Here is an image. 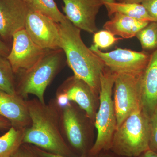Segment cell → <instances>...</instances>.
<instances>
[{
  "instance_id": "23",
  "label": "cell",
  "mask_w": 157,
  "mask_h": 157,
  "mask_svg": "<svg viewBox=\"0 0 157 157\" xmlns=\"http://www.w3.org/2000/svg\"><path fill=\"white\" fill-rule=\"evenodd\" d=\"M149 148L157 153V109L150 117V137Z\"/></svg>"
},
{
  "instance_id": "19",
  "label": "cell",
  "mask_w": 157,
  "mask_h": 157,
  "mask_svg": "<svg viewBox=\"0 0 157 157\" xmlns=\"http://www.w3.org/2000/svg\"><path fill=\"white\" fill-rule=\"evenodd\" d=\"M25 2L29 10L45 15L57 23L67 19L58 8L54 0H26Z\"/></svg>"
},
{
  "instance_id": "22",
  "label": "cell",
  "mask_w": 157,
  "mask_h": 157,
  "mask_svg": "<svg viewBox=\"0 0 157 157\" xmlns=\"http://www.w3.org/2000/svg\"><path fill=\"white\" fill-rule=\"evenodd\" d=\"M113 34L107 30L97 31L94 34V45L99 49L109 48L116 43L121 38H117Z\"/></svg>"
},
{
  "instance_id": "8",
  "label": "cell",
  "mask_w": 157,
  "mask_h": 157,
  "mask_svg": "<svg viewBox=\"0 0 157 157\" xmlns=\"http://www.w3.org/2000/svg\"><path fill=\"white\" fill-rule=\"evenodd\" d=\"M90 48L101 59L105 67L115 73L142 74L150 57L145 52L127 48H117L109 52H103L94 45Z\"/></svg>"
},
{
  "instance_id": "15",
  "label": "cell",
  "mask_w": 157,
  "mask_h": 157,
  "mask_svg": "<svg viewBox=\"0 0 157 157\" xmlns=\"http://www.w3.org/2000/svg\"><path fill=\"white\" fill-rule=\"evenodd\" d=\"M141 101L142 109L150 118L157 109V48L141 75Z\"/></svg>"
},
{
  "instance_id": "1",
  "label": "cell",
  "mask_w": 157,
  "mask_h": 157,
  "mask_svg": "<svg viewBox=\"0 0 157 157\" xmlns=\"http://www.w3.org/2000/svg\"><path fill=\"white\" fill-rule=\"evenodd\" d=\"M26 102L31 123L25 129L23 143L54 154L78 157L62 134L59 107L55 98L51 99L47 104L42 103L37 98Z\"/></svg>"
},
{
  "instance_id": "4",
  "label": "cell",
  "mask_w": 157,
  "mask_h": 157,
  "mask_svg": "<svg viewBox=\"0 0 157 157\" xmlns=\"http://www.w3.org/2000/svg\"><path fill=\"white\" fill-rule=\"evenodd\" d=\"M150 118L142 108L129 116L116 130L110 151L128 157H139L149 149Z\"/></svg>"
},
{
  "instance_id": "31",
  "label": "cell",
  "mask_w": 157,
  "mask_h": 157,
  "mask_svg": "<svg viewBox=\"0 0 157 157\" xmlns=\"http://www.w3.org/2000/svg\"><path fill=\"white\" fill-rule=\"evenodd\" d=\"M139 157H157V153L148 149Z\"/></svg>"
},
{
  "instance_id": "10",
  "label": "cell",
  "mask_w": 157,
  "mask_h": 157,
  "mask_svg": "<svg viewBox=\"0 0 157 157\" xmlns=\"http://www.w3.org/2000/svg\"><path fill=\"white\" fill-rule=\"evenodd\" d=\"M25 29L31 39L41 48L60 49L59 23L49 17L29 9Z\"/></svg>"
},
{
  "instance_id": "24",
  "label": "cell",
  "mask_w": 157,
  "mask_h": 157,
  "mask_svg": "<svg viewBox=\"0 0 157 157\" xmlns=\"http://www.w3.org/2000/svg\"><path fill=\"white\" fill-rule=\"evenodd\" d=\"M12 157H38L31 144L23 143Z\"/></svg>"
},
{
  "instance_id": "7",
  "label": "cell",
  "mask_w": 157,
  "mask_h": 157,
  "mask_svg": "<svg viewBox=\"0 0 157 157\" xmlns=\"http://www.w3.org/2000/svg\"><path fill=\"white\" fill-rule=\"evenodd\" d=\"M114 74L113 102L117 128L129 116L142 108L141 77L142 73Z\"/></svg>"
},
{
  "instance_id": "28",
  "label": "cell",
  "mask_w": 157,
  "mask_h": 157,
  "mask_svg": "<svg viewBox=\"0 0 157 157\" xmlns=\"http://www.w3.org/2000/svg\"><path fill=\"white\" fill-rule=\"evenodd\" d=\"M11 48L9 45L0 37V56L7 57L10 52Z\"/></svg>"
},
{
  "instance_id": "27",
  "label": "cell",
  "mask_w": 157,
  "mask_h": 157,
  "mask_svg": "<svg viewBox=\"0 0 157 157\" xmlns=\"http://www.w3.org/2000/svg\"><path fill=\"white\" fill-rule=\"evenodd\" d=\"M32 145V147H33L34 151L38 157H68L59 155L54 154L43 150L42 149L39 148L37 147L34 146V145ZM78 157H87V155L83 154Z\"/></svg>"
},
{
  "instance_id": "30",
  "label": "cell",
  "mask_w": 157,
  "mask_h": 157,
  "mask_svg": "<svg viewBox=\"0 0 157 157\" xmlns=\"http://www.w3.org/2000/svg\"><path fill=\"white\" fill-rule=\"evenodd\" d=\"M109 151H103L101 152L97 156L94 157H128L123 156L119 155L111 151V152H108Z\"/></svg>"
},
{
  "instance_id": "17",
  "label": "cell",
  "mask_w": 157,
  "mask_h": 157,
  "mask_svg": "<svg viewBox=\"0 0 157 157\" xmlns=\"http://www.w3.org/2000/svg\"><path fill=\"white\" fill-rule=\"evenodd\" d=\"M104 6L107 9L109 17L114 13H117L141 21L149 22L155 21L140 3H121L116 2L105 3Z\"/></svg>"
},
{
  "instance_id": "20",
  "label": "cell",
  "mask_w": 157,
  "mask_h": 157,
  "mask_svg": "<svg viewBox=\"0 0 157 157\" xmlns=\"http://www.w3.org/2000/svg\"><path fill=\"white\" fill-rule=\"evenodd\" d=\"M0 90L10 94H16V77L7 57L0 56Z\"/></svg>"
},
{
  "instance_id": "21",
  "label": "cell",
  "mask_w": 157,
  "mask_h": 157,
  "mask_svg": "<svg viewBox=\"0 0 157 157\" xmlns=\"http://www.w3.org/2000/svg\"><path fill=\"white\" fill-rule=\"evenodd\" d=\"M144 50H156L157 48V21L149 23L136 35Z\"/></svg>"
},
{
  "instance_id": "33",
  "label": "cell",
  "mask_w": 157,
  "mask_h": 157,
  "mask_svg": "<svg viewBox=\"0 0 157 157\" xmlns=\"http://www.w3.org/2000/svg\"><path fill=\"white\" fill-rule=\"evenodd\" d=\"M104 2V5L105 3H113L116 2V0H103Z\"/></svg>"
},
{
  "instance_id": "5",
  "label": "cell",
  "mask_w": 157,
  "mask_h": 157,
  "mask_svg": "<svg viewBox=\"0 0 157 157\" xmlns=\"http://www.w3.org/2000/svg\"><path fill=\"white\" fill-rule=\"evenodd\" d=\"M114 78V73L106 67L101 76L100 104L94 119L97 137L88 152L87 157H94L101 152L110 150L117 129L116 115L112 98Z\"/></svg>"
},
{
  "instance_id": "26",
  "label": "cell",
  "mask_w": 157,
  "mask_h": 157,
  "mask_svg": "<svg viewBox=\"0 0 157 157\" xmlns=\"http://www.w3.org/2000/svg\"><path fill=\"white\" fill-rule=\"evenodd\" d=\"M57 104L60 108H63L71 104V102L69 101L67 96L63 92L57 90L56 96L55 98Z\"/></svg>"
},
{
  "instance_id": "14",
  "label": "cell",
  "mask_w": 157,
  "mask_h": 157,
  "mask_svg": "<svg viewBox=\"0 0 157 157\" xmlns=\"http://www.w3.org/2000/svg\"><path fill=\"white\" fill-rule=\"evenodd\" d=\"M0 116L17 129L25 128L31 124L26 101L17 94H10L1 90Z\"/></svg>"
},
{
  "instance_id": "13",
  "label": "cell",
  "mask_w": 157,
  "mask_h": 157,
  "mask_svg": "<svg viewBox=\"0 0 157 157\" xmlns=\"http://www.w3.org/2000/svg\"><path fill=\"white\" fill-rule=\"evenodd\" d=\"M57 90L64 93L70 102L83 110L90 120L94 121L97 94L86 82L73 75L66 79Z\"/></svg>"
},
{
  "instance_id": "2",
  "label": "cell",
  "mask_w": 157,
  "mask_h": 157,
  "mask_svg": "<svg viewBox=\"0 0 157 157\" xmlns=\"http://www.w3.org/2000/svg\"><path fill=\"white\" fill-rule=\"evenodd\" d=\"M60 48L74 75L82 79L96 94L100 92L101 77L106 67L82 41L81 30L68 19L59 23Z\"/></svg>"
},
{
  "instance_id": "18",
  "label": "cell",
  "mask_w": 157,
  "mask_h": 157,
  "mask_svg": "<svg viewBox=\"0 0 157 157\" xmlns=\"http://www.w3.org/2000/svg\"><path fill=\"white\" fill-rule=\"evenodd\" d=\"M25 128L11 126L0 137V157H12L23 144Z\"/></svg>"
},
{
  "instance_id": "9",
  "label": "cell",
  "mask_w": 157,
  "mask_h": 157,
  "mask_svg": "<svg viewBox=\"0 0 157 157\" xmlns=\"http://www.w3.org/2000/svg\"><path fill=\"white\" fill-rule=\"evenodd\" d=\"M12 42L7 58L15 74L20 70L32 67L49 50L43 49L36 44L25 29L13 35Z\"/></svg>"
},
{
  "instance_id": "11",
  "label": "cell",
  "mask_w": 157,
  "mask_h": 157,
  "mask_svg": "<svg viewBox=\"0 0 157 157\" xmlns=\"http://www.w3.org/2000/svg\"><path fill=\"white\" fill-rule=\"evenodd\" d=\"M63 9L67 19L76 27L94 34L98 31L96 19L103 0H63Z\"/></svg>"
},
{
  "instance_id": "25",
  "label": "cell",
  "mask_w": 157,
  "mask_h": 157,
  "mask_svg": "<svg viewBox=\"0 0 157 157\" xmlns=\"http://www.w3.org/2000/svg\"><path fill=\"white\" fill-rule=\"evenodd\" d=\"M148 14L157 21V0H143L140 3Z\"/></svg>"
},
{
  "instance_id": "6",
  "label": "cell",
  "mask_w": 157,
  "mask_h": 157,
  "mask_svg": "<svg viewBox=\"0 0 157 157\" xmlns=\"http://www.w3.org/2000/svg\"><path fill=\"white\" fill-rule=\"evenodd\" d=\"M78 107L72 103L64 107H59V115L63 136L70 148L79 156L87 155L92 145L88 123L90 120Z\"/></svg>"
},
{
  "instance_id": "34",
  "label": "cell",
  "mask_w": 157,
  "mask_h": 157,
  "mask_svg": "<svg viewBox=\"0 0 157 157\" xmlns=\"http://www.w3.org/2000/svg\"><path fill=\"white\" fill-rule=\"evenodd\" d=\"M23 1H25V2H26V0H23Z\"/></svg>"
},
{
  "instance_id": "29",
  "label": "cell",
  "mask_w": 157,
  "mask_h": 157,
  "mask_svg": "<svg viewBox=\"0 0 157 157\" xmlns=\"http://www.w3.org/2000/svg\"><path fill=\"white\" fill-rule=\"evenodd\" d=\"M11 127L10 122L0 116V131L8 130Z\"/></svg>"
},
{
  "instance_id": "12",
  "label": "cell",
  "mask_w": 157,
  "mask_h": 157,
  "mask_svg": "<svg viewBox=\"0 0 157 157\" xmlns=\"http://www.w3.org/2000/svg\"><path fill=\"white\" fill-rule=\"evenodd\" d=\"M29 9L23 0H0V37L6 43L25 29Z\"/></svg>"
},
{
  "instance_id": "32",
  "label": "cell",
  "mask_w": 157,
  "mask_h": 157,
  "mask_svg": "<svg viewBox=\"0 0 157 157\" xmlns=\"http://www.w3.org/2000/svg\"><path fill=\"white\" fill-rule=\"evenodd\" d=\"M117 2L121 3H141L143 0H116Z\"/></svg>"
},
{
  "instance_id": "16",
  "label": "cell",
  "mask_w": 157,
  "mask_h": 157,
  "mask_svg": "<svg viewBox=\"0 0 157 157\" xmlns=\"http://www.w3.org/2000/svg\"><path fill=\"white\" fill-rule=\"evenodd\" d=\"M110 17V20L104 24V29L122 39H131L136 36L137 33L149 23L117 13Z\"/></svg>"
},
{
  "instance_id": "3",
  "label": "cell",
  "mask_w": 157,
  "mask_h": 157,
  "mask_svg": "<svg viewBox=\"0 0 157 157\" xmlns=\"http://www.w3.org/2000/svg\"><path fill=\"white\" fill-rule=\"evenodd\" d=\"M63 54L61 49H49L32 67L15 74L17 94L25 100L33 95L45 103V91L63 67Z\"/></svg>"
}]
</instances>
